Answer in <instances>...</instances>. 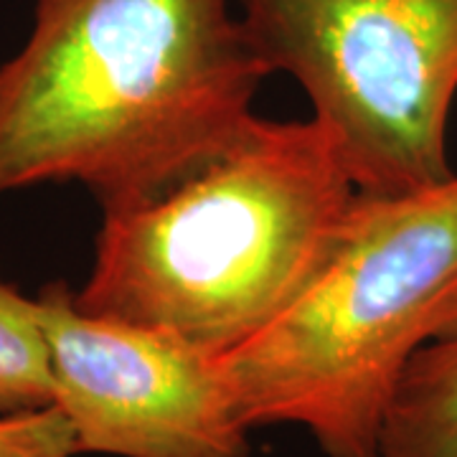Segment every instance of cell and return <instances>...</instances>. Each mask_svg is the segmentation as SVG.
<instances>
[{
    "label": "cell",
    "instance_id": "ba28073f",
    "mask_svg": "<svg viewBox=\"0 0 457 457\" xmlns=\"http://www.w3.org/2000/svg\"><path fill=\"white\" fill-rule=\"evenodd\" d=\"M74 455H79L74 429L56 404L0 414V457Z\"/></svg>",
    "mask_w": 457,
    "mask_h": 457
},
{
    "label": "cell",
    "instance_id": "5b68a950",
    "mask_svg": "<svg viewBox=\"0 0 457 457\" xmlns=\"http://www.w3.org/2000/svg\"><path fill=\"white\" fill-rule=\"evenodd\" d=\"M54 404L77 450L112 457H249L216 356L173 333L82 311L64 282L33 297Z\"/></svg>",
    "mask_w": 457,
    "mask_h": 457
},
{
    "label": "cell",
    "instance_id": "8992f818",
    "mask_svg": "<svg viewBox=\"0 0 457 457\" xmlns=\"http://www.w3.org/2000/svg\"><path fill=\"white\" fill-rule=\"evenodd\" d=\"M374 457H457V333L429 343L411 359Z\"/></svg>",
    "mask_w": 457,
    "mask_h": 457
},
{
    "label": "cell",
    "instance_id": "277c9868",
    "mask_svg": "<svg viewBox=\"0 0 457 457\" xmlns=\"http://www.w3.org/2000/svg\"><path fill=\"white\" fill-rule=\"evenodd\" d=\"M267 74L305 89L361 194L453 179L457 0H237Z\"/></svg>",
    "mask_w": 457,
    "mask_h": 457
},
{
    "label": "cell",
    "instance_id": "52a82bcc",
    "mask_svg": "<svg viewBox=\"0 0 457 457\" xmlns=\"http://www.w3.org/2000/svg\"><path fill=\"white\" fill-rule=\"evenodd\" d=\"M54 404L49 345L33 297L0 282V414Z\"/></svg>",
    "mask_w": 457,
    "mask_h": 457
},
{
    "label": "cell",
    "instance_id": "6da1fadb",
    "mask_svg": "<svg viewBox=\"0 0 457 457\" xmlns=\"http://www.w3.org/2000/svg\"><path fill=\"white\" fill-rule=\"evenodd\" d=\"M234 0H36L0 64V196L82 183L102 212L161 196L254 117L267 77Z\"/></svg>",
    "mask_w": 457,
    "mask_h": 457
},
{
    "label": "cell",
    "instance_id": "3957f363",
    "mask_svg": "<svg viewBox=\"0 0 457 457\" xmlns=\"http://www.w3.org/2000/svg\"><path fill=\"white\" fill-rule=\"evenodd\" d=\"M457 333V173L356 194L318 272L257 336L216 356L239 420L295 425L326 457H374L411 359Z\"/></svg>",
    "mask_w": 457,
    "mask_h": 457
},
{
    "label": "cell",
    "instance_id": "7a4b0ae2",
    "mask_svg": "<svg viewBox=\"0 0 457 457\" xmlns=\"http://www.w3.org/2000/svg\"><path fill=\"white\" fill-rule=\"evenodd\" d=\"M356 194L318 120L254 114L179 186L102 212L95 262L74 300L224 356L305 290Z\"/></svg>",
    "mask_w": 457,
    "mask_h": 457
}]
</instances>
